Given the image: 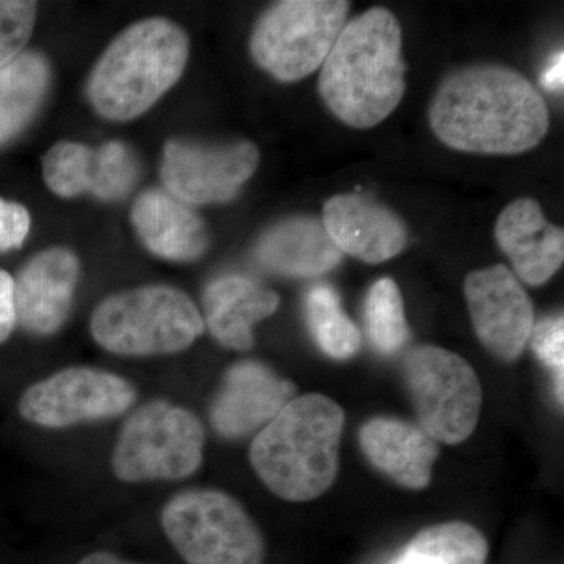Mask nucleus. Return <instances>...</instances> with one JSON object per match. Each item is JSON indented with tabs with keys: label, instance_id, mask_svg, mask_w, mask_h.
I'll return each mask as SVG.
<instances>
[{
	"label": "nucleus",
	"instance_id": "nucleus-11",
	"mask_svg": "<svg viewBox=\"0 0 564 564\" xmlns=\"http://www.w3.org/2000/svg\"><path fill=\"white\" fill-rule=\"evenodd\" d=\"M259 165L251 141L202 144L172 140L163 150L162 180L185 204L225 203L250 180Z\"/></svg>",
	"mask_w": 564,
	"mask_h": 564
},
{
	"label": "nucleus",
	"instance_id": "nucleus-25",
	"mask_svg": "<svg viewBox=\"0 0 564 564\" xmlns=\"http://www.w3.org/2000/svg\"><path fill=\"white\" fill-rule=\"evenodd\" d=\"M95 151L80 143L55 144L43 161V174L52 192L73 198L90 192Z\"/></svg>",
	"mask_w": 564,
	"mask_h": 564
},
{
	"label": "nucleus",
	"instance_id": "nucleus-1",
	"mask_svg": "<svg viewBox=\"0 0 564 564\" xmlns=\"http://www.w3.org/2000/svg\"><path fill=\"white\" fill-rule=\"evenodd\" d=\"M429 118L445 147L474 154H522L549 131L543 96L519 70L502 65H473L448 74Z\"/></svg>",
	"mask_w": 564,
	"mask_h": 564
},
{
	"label": "nucleus",
	"instance_id": "nucleus-14",
	"mask_svg": "<svg viewBox=\"0 0 564 564\" xmlns=\"http://www.w3.org/2000/svg\"><path fill=\"white\" fill-rule=\"evenodd\" d=\"M322 223L343 254L362 262L389 261L408 245L402 218L370 196H333L323 207Z\"/></svg>",
	"mask_w": 564,
	"mask_h": 564
},
{
	"label": "nucleus",
	"instance_id": "nucleus-22",
	"mask_svg": "<svg viewBox=\"0 0 564 564\" xmlns=\"http://www.w3.org/2000/svg\"><path fill=\"white\" fill-rule=\"evenodd\" d=\"M488 554L480 530L452 521L421 530L391 564H486Z\"/></svg>",
	"mask_w": 564,
	"mask_h": 564
},
{
	"label": "nucleus",
	"instance_id": "nucleus-6",
	"mask_svg": "<svg viewBox=\"0 0 564 564\" xmlns=\"http://www.w3.org/2000/svg\"><path fill=\"white\" fill-rule=\"evenodd\" d=\"M161 524L187 564H263L265 540L242 503L218 489H187L163 507Z\"/></svg>",
	"mask_w": 564,
	"mask_h": 564
},
{
	"label": "nucleus",
	"instance_id": "nucleus-15",
	"mask_svg": "<svg viewBox=\"0 0 564 564\" xmlns=\"http://www.w3.org/2000/svg\"><path fill=\"white\" fill-rule=\"evenodd\" d=\"M79 274L76 256L65 248L35 256L14 281L18 322L39 336L57 333L68 318Z\"/></svg>",
	"mask_w": 564,
	"mask_h": 564
},
{
	"label": "nucleus",
	"instance_id": "nucleus-31",
	"mask_svg": "<svg viewBox=\"0 0 564 564\" xmlns=\"http://www.w3.org/2000/svg\"><path fill=\"white\" fill-rule=\"evenodd\" d=\"M563 63V51H560L558 54H555L554 57L549 61L547 65H545L543 74H541V84H543L545 90L551 93L562 91L564 74Z\"/></svg>",
	"mask_w": 564,
	"mask_h": 564
},
{
	"label": "nucleus",
	"instance_id": "nucleus-30",
	"mask_svg": "<svg viewBox=\"0 0 564 564\" xmlns=\"http://www.w3.org/2000/svg\"><path fill=\"white\" fill-rule=\"evenodd\" d=\"M17 322L14 280L9 273L0 270V344L9 339Z\"/></svg>",
	"mask_w": 564,
	"mask_h": 564
},
{
	"label": "nucleus",
	"instance_id": "nucleus-23",
	"mask_svg": "<svg viewBox=\"0 0 564 564\" xmlns=\"http://www.w3.org/2000/svg\"><path fill=\"white\" fill-rule=\"evenodd\" d=\"M306 318L315 343L329 358L345 361L361 348L358 326L344 313L339 295L329 285H315L307 293Z\"/></svg>",
	"mask_w": 564,
	"mask_h": 564
},
{
	"label": "nucleus",
	"instance_id": "nucleus-8",
	"mask_svg": "<svg viewBox=\"0 0 564 564\" xmlns=\"http://www.w3.org/2000/svg\"><path fill=\"white\" fill-rule=\"evenodd\" d=\"M403 377L423 432L448 445L473 436L484 392L463 356L434 345L415 347L404 358Z\"/></svg>",
	"mask_w": 564,
	"mask_h": 564
},
{
	"label": "nucleus",
	"instance_id": "nucleus-29",
	"mask_svg": "<svg viewBox=\"0 0 564 564\" xmlns=\"http://www.w3.org/2000/svg\"><path fill=\"white\" fill-rule=\"evenodd\" d=\"M31 229V215L21 204L0 198V251L20 248Z\"/></svg>",
	"mask_w": 564,
	"mask_h": 564
},
{
	"label": "nucleus",
	"instance_id": "nucleus-26",
	"mask_svg": "<svg viewBox=\"0 0 564 564\" xmlns=\"http://www.w3.org/2000/svg\"><path fill=\"white\" fill-rule=\"evenodd\" d=\"M139 177V162L128 147L110 141L95 151L90 193L111 202L132 191Z\"/></svg>",
	"mask_w": 564,
	"mask_h": 564
},
{
	"label": "nucleus",
	"instance_id": "nucleus-24",
	"mask_svg": "<svg viewBox=\"0 0 564 564\" xmlns=\"http://www.w3.org/2000/svg\"><path fill=\"white\" fill-rule=\"evenodd\" d=\"M364 323L375 350L393 355L410 340L402 292L391 278L375 282L364 303Z\"/></svg>",
	"mask_w": 564,
	"mask_h": 564
},
{
	"label": "nucleus",
	"instance_id": "nucleus-17",
	"mask_svg": "<svg viewBox=\"0 0 564 564\" xmlns=\"http://www.w3.org/2000/svg\"><path fill=\"white\" fill-rule=\"evenodd\" d=\"M494 236L527 284H545L563 265V229L545 220L540 203L532 198L508 204L497 218Z\"/></svg>",
	"mask_w": 564,
	"mask_h": 564
},
{
	"label": "nucleus",
	"instance_id": "nucleus-27",
	"mask_svg": "<svg viewBox=\"0 0 564 564\" xmlns=\"http://www.w3.org/2000/svg\"><path fill=\"white\" fill-rule=\"evenodd\" d=\"M35 21V2L0 0V69L20 57L31 39Z\"/></svg>",
	"mask_w": 564,
	"mask_h": 564
},
{
	"label": "nucleus",
	"instance_id": "nucleus-3",
	"mask_svg": "<svg viewBox=\"0 0 564 564\" xmlns=\"http://www.w3.org/2000/svg\"><path fill=\"white\" fill-rule=\"evenodd\" d=\"M345 413L322 393L293 397L250 448L252 469L288 502H310L332 488L339 473Z\"/></svg>",
	"mask_w": 564,
	"mask_h": 564
},
{
	"label": "nucleus",
	"instance_id": "nucleus-28",
	"mask_svg": "<svg viewBox=\"0 0 564 564\" xmlns=\"http://www.w3.org/2000/svg\"><path fill=\"white\" fill-rule=\"evenodd\" d=\"M534 355L551 370L555 395L563 404L564 377V322L562 314L551 315L534 325L532 337Z\"/></svg>",
	"mask_w": 564,
	"mask_h": 564
},
{
	"label": "nucleus",
	"instance_id": "nucleus-10",
	"mask_svg": "<svg viewBox=\"0 0 564 564\" xmlns=\"http://www.w3.org/2000/svg\"><path fill=\"white\" fill-rule=\"evenodd\" d=\"M135 400V388L120 375L69 367L32 384L22 393L18 410L33 425L66 429L118 417L128 413Z\"/></svg>",
	"mask_w": 564,
	"mask_h": 564
},
{
	"label": "nucleus",
	"instance_id": "nucleus-5",
	"mask_svg": "<svg viewBox=\"0 0 564 564\" xmlns=\"http://www.w3.org/2000/svg\"><path fill=\"white\" fill-rule=\"evenodd\" d=\"M93 339L121 356L173 355L204 333L203 314L187 293L144 285L111 295L91 315Z\"/></svg>",
	"mask_w": 564,
	"mask_h": 564
},
{
	"label": "nucleus",
	"instance_id": "nucleus-7",
	"mask_svg": "<svg viewBox=\"0 0 564 564\" xmlns=\"http://www.w3.org/2000/svg\"><path fill=\"white\" fill-rule=\"evenodd\" d=\"M206 432L192 411L152 400L129 415L111 454V470L124 484L184 480L202 467Z\"/></svg>",
	"mask_w": 564,
	"mask_h": 564
},
{
	"label": "nucleus",
	"instance_id": "nucleus-12",
	"mask_svg": "<svg viewBox=\"0 0 564 564\" xmlns=\"http://www.w3.org/2000/svg\"><path fill=\"white\" fill-rule=\"evenodd\" d=\"M464 295L481 345L505 362L516 361L534 328V311L521 282L505 265L467 274Z\"/></svg>",
	"mask_w": 564,
	"mask_h": 564
},
{
	"label": "nucleus",
	"instance_id": "nucleus-21",
	"mask_svg": "<svg viewBox=\"0 0 564 564\" xmlns=\"http://www.w3.org/2000/svg\"><path fill=\"white\" fill-rule=\"evenodd\" d=\"M50 84V66L28 52L0 69V143L10 140L32 120Z\"/></svg>",
	"mask_w": 564,
	"mask_h": 564
},
{
	"label": "nucleus",
	"instance_id": "nucleus-13",
	"mask_svg": "<svg viewBox=\"0 0 564 564\" xmlns=\"http://www.w3.org/2000/svg\"><path fill=\"white\" fill-rule=\"evenodd\" d=\"M295 397V386L259 361H240L226 370L210 406V423L226 440L258 434Z\"/></svg>",
	"mask_w": 564,
	"mask_h": 564
},
{
	"label": "nucleus",
	"instance_id": "nucleus-16",
	"mask_svg": "<svg viewBox=\"0 0 564 564\" xmlns=\"http://www.w3.org/2000/svg\"><path fill=\"white\" fill-rule=\"evenodd\" d=\"M362 454L378 473L411 491L432 484L433 466L440 456V443L417 423L378 415L359 429Z\"/></svg>",
	"mask_w": 564,
	"mask_h": 564
},
{
	"label": "nucleus",
	"instance_id": "nucleus-19",
	"mask_svg": "<svg viewBox=\"0 0 564 564\" xmlns=\"http://www.w3.org/2000/svg\"><path fill=\"white\" fill-rule=\"evenodd\" d=\"M254 258L267 272L288 278H314L336 269L344 254L322 220L293 217L276 223L263 234L256 245Z\"/></svg>",
	"mask_w": 564,
	"mask_h": 564
},
{
	"label": "nucleus",
	"instance_id": "nucleus-2",
	"mask_svg": "<svg viewBox=\"0 0 564 564\" xmlns=\"http://www.w3.org/2000/svg\"><path fill=\"white\" fill-rule=\"evenodd\" d=\"M402 28L375 7L344 25L323 62L318 93L340 121L355 129L383 122L406 90Z\"/></svg>",
	"mask_w": 564,
	"mask_h": 564
},
{
	"label": "nucleus",
	"instance_id": "nucleus-20",
	"mask_svg": "<svg viewBox=\"0 0 564 564\" xmlns=\"http://www.w3.org/2000/svg\"><path fill=\"white\" fill-rule=\"evenodd\" d=\"M132 223L143 243L169 261H195L209 247L199 215L172 193L144 192L133 204Z\"/></svg>",
	"mask_w": 564,
	"mask_h": 564
},
{
	"label": "nucleus",
	"instance_id": "nucleus-4",
	"mask_svg": "<svg viewBox=\"0 0 564 564\" xmlns=\"http://www.w3.org/2000/svg\"><path fill=\"white\" fill-rule=\"evenodd\" d=\"M188 61V39L166 20L137 22L122 32L93 69L88 96L104 118L140 117L180 80Z\"/></svg>",
	"mask_w": 564,
	"mask_h": 564
},
{
	"label": "nucleus",
	"instance_id": "nucleus-9",
	"mask_svg": "<svg viewBox=\"0 0 564 564\" xmlns=\"http://www.w3.org/2000/svg\"><path fill=\"white\" fill-rule=\"evenodd\" d=\"M350 2L285 0L274 3L251 36L254 62L274 79L296 82L317 70L347 24Z\"/></svg>",
	"mask_w": 564,
	"mask_h": 564
},
{
	"label": "nucleus",
	"instance_id": "nucleus-32",
	"mask_svg": "<svg viewBox=\"0 0 564 564\" xmlns=\"http://www.w3.org/2000/svg\"><path fill=\"white\" fill-rule=\"evenodd\" d=\"M77 564H140L129 562V560L121 558V556L111 554V552H93V554L84 556Z\"/></svg>",
	"mask_w": 564,
	"mask_h": 564
},
{
	"label": "nucleus",
	"instance_id": "nucleus-18",
	"mask_svg": "<svg viewBox=\"0 0 564 564\" xmlns=\"http://www.w3.org/2000/svg\"><path fill=\"white\" fill-rule=\"evenodd\" d=\"M280 295L245 276L218 278L203 295L204 317L214 339L236 351L254 345V326L276 313Z\"/></svg>",
	"mask_w": 564,
	"mask_h": 564
}]
</instances>
